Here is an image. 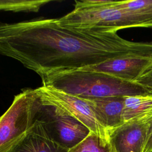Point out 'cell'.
Listing matches in <instances>:
<instances>
[{
    "label": "cell",
    "instance_id": "6da1fadb",
    "mask_svg": "<svg viewBox=\"0 0 152 152\" xmlns=\"http://www.w3.org/2000/svg\"><path fill=\"white\" fill-rule=\"evenodd\" d=\"M116 30L75 29L58 18L0 23V54L40 77L131 55L152 56V42L124 39Z\"/></svg>",
    "mask_w": 152,
    "mask_h": 152
},
{
    "label": "cell",
    "instance_id": "7a4b0ae2",
    "mask_svg": "<svg viewBox=\"0 0 152 152\" xmlns=\"http://www.w3.org/2000/svg\"><path fill=\"white\" fill-rule=\"evenodd\" d=\"M41 78L43 86L83 99L152 94V90L139 84L94 71H64L45 75Z\"/></svg>",
    "mask_w": 152,
    "mask_h": 152
},
{
    "label": "cell",
    "instance_id": "3957f363",
    "mask_svg": "<svg viewBox=\"0 0 152 152\" xmlns=\"http://www.w3.org/2000/svg\"><path fill=\"white\" fill-rule=\"evenodd\" d=\"M115 1H75L72 11L58 18L64 27L75 29L119 30L134 28H150L135 14L116 8Z\"/></svg>",
    "mask_w": 152,
    "mask_h": 152
},
{
    "label": "cell",
    "instance_id": "277c9868",
    "mask_svg": "<svg viewBox=\"0 0 152 152\" xmlns=\"http://www.w3.org/2000/svg\"><path fill=\"white\" fill-rule=\"evenodd\" d=\"M43 104L36 89L26 88L15 95L0 117V152H8L32 127Z\"/></svg>",
    "mask_w": 152,
    "mask_h": 152
},
{
    "label": "cell",
    "instance_id": "5b68a950",
    "mask_svg": "<svg viewBox=\"0 0 152 152\" xmlns=\"http://www.w3.org/2000/svg\"><path fill=\"white\" fill-rule=\"evenodd\" d=\"M36 90L43 105L52 106L77 119L91 132L107 139L108 131L100 124L94 110L85 99L50 87L42 86Z\"/></svg>",
    "mask_w": 152,
    "mask_h": 152
},
{
    "label": "cell",
    "instance_id": "8992f818",
    "mask_svg": "<svg viewBox=\"0 0 152 152\" xmlns=\"http://www.w3.org/2000/svg\"><path fill=\"white\" fill-rule=\"evenodd\" d=\"M37 119L48 137L67 150L80 143L91 132L77 119L50 106L43 105Z\"/></svg>",
    "mask_w": 152,
    "mask_h": 152
},
{
    "label": "cell",
    "instance_id": "52a82bcc",
    "mask_svg": "<svg viewBox=\"0 0 152 152\" xmlns=\"http://www.w3.org/2000/svg\"><path fill=\"white\" fill-rule=\"evenodd\" d=\"M151 68L152 56L131 55L77 69L100 72L125 81L135 83Z\"/></svg>",
    "mask_w": 152,
    "mask_h": 152
},
{
    "label": "cell",
    "instance_id": "ba28073f",
    "mask_svg": "<svg viewBox=\"0 0 152 152\" xmlns=\"http://www.w3.org/2000/svg\"><path fill=\"white\" fill-rule=\"evenodd\" d=\"M150 121L126 122L109 131L107 139L113 151L144 152Z\"/></svg>",
    "mask_w": 152,
    "mask_h": 152
},
{
    "label": "cell",
    "instance_id": "9c48e42d",
    "mask_svg": "<svg viewBox=\"0 0 152 152\" xmlns=\"http://www.w3.org/2000/svg\"><path fill=\"white\" fill-rule=\"evenodd\" d=\"M85 100L93 108L98 120L108 132L124 123V97L115 96Z\"/></svg>",
    "mask_w": 152,
    "mask_h": 152
},
{
    "label": "cell",
    "instance_id": "30bf717a",
    "mask_svg": "<svg viewBox=\"0 0 152 152\" xmlns=\"http://www.w3.org/2000/svg\"><path fill=\"white\" fill-rule=\"evenodd\" d=\"M50 139L37 119L23 138L8 152H67Z\"/></svg>",
    "mask_w": 152,
    "mask_h": 152
},
{
    "label": "cell",
    "instance_id": "8fae6325",
    "mask_svg": "<svg viewBox=\"0 0 152 152\" xmlns=\"http://www.w3.org/2000/svg\"><path fill=\"white\" fill-rule=\"evenodd\" d=\"M124 122L152 119V94L124 96Z\"/></svg>",
    "mask_w": 152,
    "mask_h": 152
},
{
    "label": "cell",
    "instance_id": "7c38bea8",
    "mask_svg": "<svg viewBox=\"0 0 152 152\" xmlns=\"http://www.w3.org/2000/svg\"><path fill=\"white\" fill-rule=\"evenodd\" d=\"M113 5L135 14L152 28V0L115 1Z\"/></svg>",
    "mask_w": 152,
    "mask_h": 152
},
{
    "label": "cell",
    "instance_id": "4fadbf2b",
    "mask_svg": "<svg viewBox=\"0 0 152 152\" xmlns=\"http://www.w3.org/2000/svg\"><path fill=\"white\" fill-rule=\"evenodd\" d=\"M67 152H114L108 139L92 132Z\"/></svg>",
    "mask_w": 152,
    "mask_h": 152
},
{
    "label": "cell",
    "instance_id": "5bb4252c",
    "mask_svg": "<svg viewBox=\"0 0 152 152\" xmlns=\"http://www.w3.org/2000/svg\"><path fill=\"white\" fill-rule=\"evenodd\" d=\"M135 83L152 90V68L140 77Z\"/></svg>",
    "mask_w": 152,
    "mask_h": 152
},
{
    "label": "cell",
    "instance_id": "9a60e30c",
    "mask_svg": "<svg viewBox=\"0 0 152 152\" xmlns=\"http://www.w3.org/2000/svg\"><path fill=\"white\" fill-rule=\"evenodd\" d=\"M144 152H152V119L148 124Z\"/></svg>",
    "mask_w": 152,
    "mask_h": 152
}]
</instances>
